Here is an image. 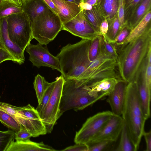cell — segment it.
Wrapping results in <instances>:
<instances>
[{
	"mask_svg": "<svg viewBox=\"0 0 151 151\" xmlns=\"http://www.w3.org/2000/svg\"><path fill=\"white\" fill-rule=\"evenodd\" d=\"M82 11L89 23L97 32L100 33V24L102 21L105 19L101 15L94 6L90 10Z\"/></svg>",
	"mask_w": 151,
	"mask_h": 151,
	"instance_id": "d4e9b609",
	"label": "cell"
},
{
	"mask_svg": "<svg viewBox=\"0 0 151 151\" xmlns=\"http://www.w3.org/2000/svg\"><path fill=\"white\" fill-rule=\"evenodd\" d=\"M132 29L127 25H125L118 32L114 42L115 46L121 44L127 38Z\"/></svg>",
	"mask_w": 151,
	"mask_h": 151,
	"instance_id": "d590c367",
	"label": "cell"
},
{
	"mask_svg": "<svg viewBox=\"0 0 151 151\" xmlns=\"http://www.w3.org/2000/svg\"><path fill=\"white\" fill-rule=\"evenodd\" d=\"M0 47L13 57L14 62L19 65L24 63V51L13 42L9 37L6 17L0 18Z\"/></svg>",
	"mask_w": 151,
	"mask_h": 151,
	"instance_id": "5bb4252c",
	"label": "cell"
},
{
	"mask_svg": "<svg viewBox=\"0 0 151 151\" xmlns=\"http://www.w3.org/2000/svg\"><path fill=\"white\" fill-rule=\"evenodd\" d=\"M90 89L87 85L80 81L65 79L59 106L61 115L71 109H83L99 100L89 95Z\"/></svg>",
	"mask_w": 151,
	"mask_h": 151,
	"instance_id": "277c9868",
	"label": "cell"
},
{
	"mask_svg": "<svg viewBox=\"0 0 151 151\" xmlns=\"http://www.w3.org/2000/svg\"><path fill=\"white\" fill-rule=\"evenodd\" d=\"M116 49V69L119 77L127 83L136 82L145 70L151 52V27L138 37Z\"/></svg>",
	"mask_w": 151,
	"mask_h": 151,
	"instance_id": "6da1fadb",
	"label": "cell"
},
{
	"mask_svg": "<svg viewBox=\"0 0 151 151\" xmlns=\"http://www.w3.org/2000/svg\"><path fill=\"white\" fill-rule=\"evenodd\" d=\"M26 49L29 55V60L33 66L38 68L48 67L61 72L58 58L51 54L46 47H43L39 43L36 45L30 43Z\"/></svg>",
	"mask_w": 151,
	"mask_h": 151,
	"instance_id": "8fae6325",
	"label": "cell"
},
{
	"mask_svg": "<svg viewBox=\"0 0 151 151\" xmlns=\"http://www.w3.org/2000/svg\"><path fill=\"white\" fill-rule=\"evenodd\" d=\"M119 0H99L98 4L108 22L117 14Z\"/></svg>",
	"mask_w": 151,
	"mask_h": 151,
	"instance_id": "603a6c76",
	"label": "cell"
},
{
	"mask_svg": "<svg viewBox=\"0 0 151 151\" xmlns=\"http://www.w3.org/2000/svg\"><path fill=\"white\" fill-rule=\"evenodd\" d=\"M67 1L73 2L79 5L81 2V0H65Z\"/></svg>",
	"mask_w": 151,
	"mask_h": 151,
	"instance_id": "7dc6e473",
	"label": "cell"
},
{
	"mask_svg": "<svg viewBox=\"0 0 151 151\" xmlns=\"http://www.w3.org/2000/svg\"><path fill=\"white\" fill-rule=\"evenodd\" d=\"M32 36L42 45H46L62 30L63 23L58 15L49 7L31 22Z\"/></svg>",
	"mask_w": 151,
	"mask_h": 151,
	"instance_id": "8992f818",
	"label": "cell"
},
{
	"mask_svg": "<svg viewBox=\"0 0 151 151\" xmlns=\"http://www.w3.org/2000/svg\"><path fill=\"white\" fill-rule=\"evenodd\" d=\"M57 151L51 147L45 145L43 142L37 143L29 139L13 142L6 151Z\"/></svg>",
	"mask_w": 151,
	"mask_h": 151,
	"instance_id": "d6986e66",
	"label": "cell"
},
{
	"mask_svg": "<svg viewBox=\"0 0 151 151\" xmlns=\"http://www.w3.org/2000/svg\"><path fill=\"white\" fill-rule=\"evenodd\" d=\"M124 123L121 116L113 114L100 132L87 143L105 140L115 142L120 135Z\"/></svg>",
	"mask_w": 151,
	"mask_h": 151,
	"instance_id": "4fadbf2b",
	"label": "cell"
},
{
	"mask_svg": "<svg viewBox=\"0 0 151 151\" xmlns=\"http://www.w3.org/2000/svg\"><path fill=\"white\" fill-rule=\"evenodd\" d=\"M128 83L121 79L114 90L108 96L107 101L114 115L121 116L125 102L126 87Z\"/></svg>",
	"mask_w": 151,
	"mask_h": 151,
	"instance_id": "9a60e30c",
	"label": "cell"
},
{
	"mask_svg": "<svg viewBox=\"0 0 151 151\" xmlns=\"http://www.w3.org/2000/svg\"><path fill=\"white\" fill-rule=\"evenodd\" d=\"M6 60L15 61L14 58L8 52L0 47V64Z\"/></svg>",
	"mask_w": 151,
	"mask_h": 151,
	"instance_id": "ab89813d",
	"label": "cell"
},
{
	"mask_svg": "<svg viewBox=\"0 0 151 151\" xmlns=\"http://www.w3.org/2000/svg\"><path fill=\"white\" fill-rule=\"evenodd\" d=\"M114 114L109 111L98 113L88 118L79 131L76 133V143L86 144L101 130Z\"/></svg>",
	"mask_w": 151,
	"mask_h": 151,
	"instance_id": "30bf717a",
	"label": "cell"
},
{
	"mask_svg": "<svg viewBox=\"0 0 151 151\" xmlns=\"http://www.w3.org/2000/svg\"><path fill=\"white\" fill-rule=\"evenodd\" d=\"M23 11L22 7L7 1H3L0 4V18L20 12Z\"/></svg>",
	"mask_w": 151,
	"mask_h": 151,
	"instance_id": "4316f807",
	"label": "cell"
},
{
	"mask_svg": "<svg viewBox=\"0 0 151 151\" xmlns=\"http://www.w3.org/2000/svg\"><path fill=\"white\" fill-rule=\"evenodd\" d=\"M145 70L141 73L135 82L142 112L145 117L147 120L150 116L151 87L148 86L146 83L144 76Z\"/></svg>",
	"mask_w": 151,
	"mask_h": 151,
	"instance_id": "e0dca14e",
	"label": "cell"
},
{
	"mask_svg": "<svg viewBox=\"0 0 151 151\" xmlns=\"http://www.w3.org/2000/svg\"><path fill=\"white\" fill-rule=\"evenodd\" d=\"M113 142L111 141L105 140L86 144L88 146V151H102L107 150Z\"/></svg>",
	"mask_w": 151,
	"mask_h": 151,
	"instance_id": "d6a6232c",
	"label": "cell"
},
{
	"mask_svg": "<svg viewBox=\"0 0 151 151\" xmlns=\"http://www.w3.org/2000/svg\"><path fill=\"white\" fill-rule=\"evenodd\" d=\"M50 83L47 81L45 78L39 74L35 76L33 83L38 104L40 102L44 93Z\"/></svg>",
	"mask_w": 151,
	"mask_h": 151,
	"instance_id": "484cf974",
	"label": "cell"
},
{
	"mask_svg": "<svg viewBox=\"0 0 151 151\" xmlns=\"http://www.w3.org/2000/svg\"><path fill=\"white\" fill-rule=\"evenodd\" d=\"M143 0H124L125 23L136 7Z\"/></svg>",
	"mask_w": 151,
	"mask_h": 151,
	"instance_id": "836d02e7",
	"label": "cell"
},
{
	"mask_svg": "<svg viewBox=\"0 0 151 151\" xmlns=\"http://www.w3.org/2000/svg\"><path fill=\"white\" fill-rule=\"evenodd\" d=\"M2 0H0V4L1 2L2 1Z\"/></svg>",
	"mask_w": 151,
	"mask_h": 151,
	"instance_id": "681fc988",
	"label": "cell"
},
{
	"mask_svg": "<svg viewBox=\"0 0 151 151\" xmlns=\"http://www.w3.org/2000/svg\"><path fill=\"white\" fill-rule=\"evenodd\" d=\"M0 122L8 128L17 132L21 129V125L12 116L0 109Z\"/></svg>",
	"mask_w": 151,
	"mask_h": 151,
	"instance_id": "f1b7e54d",
	"label": "cell"
},
{
	"mask_svg": "<svg viewBox=\"0 0 151 151\" xmlns=\"http://www.w3.org/2000/svg\"><path fill=\"white\" fill-rule=\"evenodd\" d=\"M101 35L97 36L91 40L88 51L89 59L90 61L95 59L98 55Z\"/></svg>",
	"mask_w": 151,
	"mask_h": 151,
	"instance_id": "1f68e13d",
	"label": "cell"
},
{
	"mask_svg": "<svg viewBox=\"0 0 151 151\" xmlns=\"http://www.w3.org/2000/svg\"><path fill=\"white\" fill-rule=\"evenodd\" d=\"M151 9V0H143L132 12L125 24L132 30Z\"/></svg>",
	"mask_w": 151,
	"mask_h": 151,
	"instance_id": "ffe728a7",
	"label": "cell"
},
{
	"mask_svg": "<svg viewBox=\"0 0 151 151\" xmlns=\"http://www.w3.org/2000/svg\"><path fill=\"white\" fill-rule=\"evenodd\" d=\"M151 10L148 12L142 20L131 31L127 38L120 45L115 46L116 48L121 47L130 42L142 35L151 27Z\"/></svg>",
	"mask_w": 151,
	"mask_h": 151,
	"instance_id": "44dd1931",
	"label": "cell"
},
{
	"mask_svg": "<svg viewBox=\"0 0 151 151\" xmlns=\"http://www.w3.org/2000/svg\"><path fill=\"white\" fill-rule=\"evenodd\" d=\"M63 151H88L87 145L86 144L78 143L74 145L68 147L61 150Z\"/></svg>",
	"mask_w": 151,
	"mask_h": 151,
	"instance_id": "f35d334b",
	"label": "cell"
},
{
	"mask_svg": "<svg viewBox=\"0 0 151 151\" xmlns=\"http://www.w3.org/2000/svg\"><path fill=\"white\" fill-rule=\"evenodd\" d=\"M81 10H89L92 9L93 6L87 3L81 2L79 4Z\"/></svg>",
	"mask_w": 151,
	"mask_h": 151,
	"instance_id": "ee69618b",
	"label": "cell"
},
{
	"mask_svg": "<svg viewBox=\"0 0 151 151\" xmlns=\"http://www.w3.org/2000/svg\"><path fill=\"white\" fill-rule=\"evenodd\" d=\"M43 0L49 8L58 15V9L51 0Z\"/></svg>",
	"mask_w": 151,
	"mask_h": 151,
	"instance_id": "7bdbcfd3",
	"label": "cell"
},
{
	"mask_svg": "<svg viewBox=\"0 0 151 151\" xmlns=\"http://www.w3.org/2000/svg\"><path fill=\"white\" fill-rule=\"evenodd\" d=\"M119 145L114 150L115 151H137L136 148L129 135L127 127L124 123L121 131Z\"/></svg>",
	"mask_w": 151,
	"mask_h": 151,
	"instance_id": "cb8c5ba5",
	"label": "cell"
},
{
	"mask_svg": "<svg viewBox=\"0 0 151 151\" xmlns=\"http://www.w3.org/2000/svg\"><path fill=\"white\" fill-rule=\"evenodd\" d=\"M9 37L13 42L25 50L33 39L30 20L23 11L6 17Z\"/></svg>",
	"mask_w": 151,
	"mask_h": 151,
	"instance_id": "52a82bcc",
	"label": "cell"
},
{
	"mask_svg": "<svg viewBox=\"0 0 151 151\" xmlns=\"http://www.w3.org/2000/svg\"><path fill=\"white\" fill-rule=\"evenodd\" d=\"M91 42L82 39L75 44H68L61 49L56 56L65 79H78L88 67L91 62L88 55Z\"/></svg>",
	"mask_w": 151,
	"mask_h": 151,
	"instance_id": "7a4b0ae2",
	"label": "cell"
},
{
	"mask_svg": "<svg viewBox=\"0 0 151 151\" xmlns=\"http://www.w3.org/2000/svg\"><path fill=\"white\" fill-rule=\"evenodd\" d=\"M121 115L131 139L138 150L147 120L142 109L135 82L127 83Z\"/></svg>",
	"mask_w": 151,
	"mask_h": 151,
	"instance_id": "3957f363",
	"label": "cell"
},
{
	"mask_svg": "<svg viewBox=\"0 0 151 151\" xmlns=\"http://www.w3.org/2000/svg\"><path fill=\"white\" fill-rule=\"evenodd\" d=\"M55 83V81L50 83V85L46 89L40 102L38 104L36 109L40 117L50 97Z\"/></svg>",
	"mask_w": 151,
	"mask_h": 151,
	"instance_id": "4dcf8cb0",
	"label": "cell"
},
{
	"mask_svg": "<svg viewBox=\"0 0 151 151\" xmlns=\"http://www.w3.org/2000/svg\"><path fill=\"white\" fill-rule=\"evenodd\" d=\"M48 6L43 0H29L22 7L23 11L28 16L31 22Z\"/></svg>",
	"mask_w": 151,
	"mask_h": 151,
	"instance_id": "7402d4cb",
	"label": "cell"
},
{
	"mask_svg": "<svg viewBox=\"0 0 151 151\" xmlns=\"http://www.w3.org/2000/svg\"><path fill=\"white\" fill-rule=\"evenodd\" d=\"M65 79L62 75L56 79L50 97L41 117L47 133H51L57 121L61 116L59 109Z\"/></svg>",
	"mask_w": 151,
	"mask_h": 151,
	"instance_id": "ba28073f",
	"label": "cell"
},
{
	"mask_svg": "<svg viewBox=\"0 0 151 151\" xmlns=\"http://www.w3.org/2000/svg\"><path fill=\"white\" fill-rule=\"evenodd\" d=\"M108 22V31L104 35L108 41L113 43L120 29V23L117 13Z\"/></svg>",
	"mask_w": 151,
	"mask_h": 151,
	"instance_id": "83f0119b",
	"label": "cell"
},
{
	"mask_svg": "<svg viewBox=\"0 0 151 151\" xmlns=\"http://www.w3.org/2000/svg\"><path fill=\"white\" fill-rule=\"evenodd\" d=\"M116 70V61L106 52L101 39L97 56L77 80L88 85L105 78H119Z\"/></svg>",
	"mask_w": 151,
	"mask_h": 151,
	"instance_id": "5b68a950",
	"label": "cell"
},
{
	"mask_svg": "<svg viewBox=\"0 0 151 151\" xmlns=\"http://www.w3.org/2000/svg\"><path fill=\"white\" fill-rule=\"evenodd\" d=\"M101 35L105 50L112 58L116 61L117 55L115 44L113 42L108 41L104 35Z\"/></svg>",
	"mask_w": 151,
	"mask_h": 151,
	"instance_id": "e575fe53",
	"label": "cell"
},
{
	"mask_svg": "<svg viewBox=\"0 0 151 151\" xmlns=\"http://www.w3.org/2000/svg\"><path fill=\"white\" fill-rule=\"evenodd\" d=\"M11 2L19 6H22L29 0H9Z\"/></svg>",
	"mask_w": 151,
	"mask_h": 151,
	"instance_id": "f6af8a7d",
	"label": "cell"
},
{
	"mask_svg": "<svg viewBox=\"0 0 151 151\" xmlns=\"http://www.w3.org/2000/svg\"><path fill=\"white\" fill-rule=\"evenodd\" d=\"M62 30L67 31L82 39L90 40L101 35L89 23L81 10L76 16L63 24Z\"/></svg>",
	"mask_w": 151,
	"mask_h": 151,
	"instance_id": "7c38bea8",
	"label": "cell"
},
{
	"mask_svg": "<svg viewBox=\"0 0 151 151\" xmlns=\"http://www.w3.org/2000/svg\"><path fill=\"white\" fill-rule=\"evenodd\" d=\"M2 0V1H10L9 0Z\"/></svg>",
	"mask_w": 151,
	"mask_h": 151,
	"instance_id": "c3c4849f",
	"label": "cell"
},
{
	"mask_svg": "<svg viewBox=\"0 0 151 151\" xmlns=\"http://www.w3.org/2000/svg\"><path fill=\"white\" fill-rule=\"evenodd\" d=\"M14 107L17 112L16 120L32 135V137L47 134L46 127L34 107L29 104L22 107Z\"/></svg>",
	"mask_w": 151,
	"mask_h": 151,
	"instance_id": "9c48e42d",
	"label": "cell"
},
{
	"mask_svg": "<svg viewBox=\"0 0 151 151\" xmlns=\"http://www.w3.org/2000/svg\"><path fill=\"white\" fill-rule=\"evenodd\" d=\"M99 1V0H81V2L87 3L93 6L97 5Z\"/></svg>",
	"mask_w": 151,
	"mask_h": 151,
	"instance_id": "bcb514c9",
	"label": "cell"
},
{
	"mask_svg": "<svg viewBox=\"0 0 151 151\" xmlns=\"http://www.w3.org/2000/svg\"><path fill=\"white\" fill-rule=\"evenodd\" d=\"M143 136L144 137L145 139L146 148V151H151V131L150 130L148 132H144Z\"/></svg>",
	"mask_w": 151,
	"mask_h": 151,
	"instance_id": "60d3db41",
	"label": "cell"
},
{
	"mask_svg": "<svg viewBox=\"0 0 151 151\" xmlns=\"http://www.w3.org/2000/svg\"><path fill=\"white\" fill-rule=\"evenodd\" d=\"M15 132L12 130L0 131V151H6L15 139Z\"/></svg>",
	"mask_w": 151,
	"mask_h": 151,
	"instance_id": "f546056e",
	"label": "cell"
},
{
	"mask_svg": "<svg viewBox=\"0 0 151 151\" xmlns=\"http://www.w3.org/2000/svg\"><path fill=\"white\" fill-rule=\"evenodd\" d=\"M108 28V24L107 20L105 19L102 22L100 27V33L101 35H106Z\"/></svg>",
	"mask_w": 151,
	"mask_h": 151,
	"instance_id": "b9f144b4",
	"label": "cell"
},
{
	"mask_svg": "<svg viewBox=\"0 0 151 151\" xmlns=\"http://www.w3.org/2000/svg\"><path fill=\"white\" fill-rule=\"evenodd\" d=\"M57 8L63 24L77 15L81 10L79 5L65 0H51Z\"/></svg>",
	"mask_w": 151,
	"mask_h": 151,
	"instance_id": "ac0fdd59",
	"label": "cell"
},
{
	"mask_svg": "<svg viewBox=\"0 0 151 151\" xmlns=\"http://www.w3.org/2000/svg\"><path fill=\"white\" fill-rule=\"evenodd\" d=\"M21 129L15 134V139L16 141L24 140L32 137V135L24 127L21 125Z\"/></svg>",
	"mask_w": 151,
	"mask_h": 151,
	"instance_id": "74e56055",
	"label": "cell"
},
{
	"mask_svg": "<svg viewBox=\"0 0 151 151\" xmlns=\"http://www.w3.org/2000/svg\"><path fill=\"white\" fill-rule=\"evenodd\" d=\"M117 14L120 23L119 31L125 25L124 0H119Z\"/></svg>",
	"mask_w": 151,
	"mask_h": 151,
	"instance_id": "8d00e7d4",
	"label": "cell"
},
{
	"mask_svg": "<svg viewBox=\"0 0 151 151\" xmlns=\"http://www.w3.org/2000/svg\"><path fill=\"white\" fill-rule=\"evenodd\" d=\"M117 77L105 78L87 85L90 89L88 92L91 96L99 100L109 96L116 85L121 79Z\"/></svg>",
	"mask_w": 151,
	"mask_h": 151,
	"instance_id": "2e32d148",
	"label": "cell"
}]
</instances>
